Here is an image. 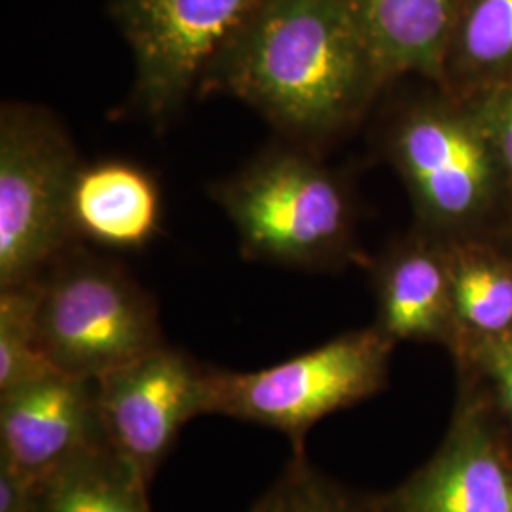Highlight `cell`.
Masks as SVG:
<instances>
[{
  "label": "cell",
  "mask_w": 512,
  "mask_h": 512,
  "mask_svg": "<svg viewBox=\"0 0 512 512\" xmlns=\"http://www.w3.org/2000/svg\"><path fill=\"white\" fill-rule=\"evenodd\" d=\"M387 86L346 0H266L203 73L300 147L361 120Z\"/></svg>",
  "instance_id": "1"
},
{
  "label": "cell",
  "mask_w": 512,
  "mask_h": 512,
  "mask_svg": "<svg viewBox=\"0 0 512 512\" xmlns=\"http://www.w3.org/2000/svg\"><path fill=\"white\" fill-rule=\"evenodd\" d=\"M211 194L249 260L323 270L351 253L349 190L310 148L266 150Z\"/></svg>",
  "instance_id": "2"
},
{
  "label": "cell",
  "mask_w": 512,
  "mask_h": 512,
  "mask_svg": "<svg viewBox=\"0 0 512 512\" xmlns=\"http://www.w3.org/2000/svg\"><path fill=\"white\" fill-rule=\"evenodd\" d=\"M38 344L57 372L97 380L165 346L156 300L120 264L71 247L38 279Z\"/></svg>",
  "instance_id": "3"
},
{
  "label": "cell",
  "mask_w": 512,
  "mask_h": 512,
  "mask_svg": "<svg viewBox=\"0 0 512 512\" xmlns=\"http://www.w3.org/2000/svg\"><path fill=\"white\" fill-rule=\"evenodd\" d=\"M82 162L42 107L0 112V289L35 283L76 245L73 190Z\"/></svg>",
  "instance_id": "4"
},
{
  "label": "cell",
  "mask_w": 512,
  "mask_h": 512,
  "mask_svg": "<svg viewBox=\"0 0 512 512\" xmlns=\"http://www.w3.org/2000/svg\"><path fill=\"white\" fill-rule=\"evenodd\" d=\"M393 346V340L372 327L262 370L211 368L207 414L275 429L291 440L293 456H306L304 440L317 421L384 387Z\"/></svg>",
  "instance_id": "5"
},
{
  "label": "cell",
  "mask_w": 512,
  "mask_h": 512,
  "mask_svg": "<svg viewBox=\"0 0 512 512\" xmlns=\"http://www.w3.org/2000/svg\"><path fill=\"white\" fill-rule=\"evenodd\" d=\"M387 154L431 236L471 238L511 198L475 118L446 93L404 110L387 135Z\"/></svg>",
  "instance_id": "6"
},
{
  "label": "cell",
  "mask_w": 512,
  "mask_h": 512,
  "mask_svg": "<svg viewBox=\"0 0 512 512\" xmlns=\"http://www.w3.org/2000/svg\"><path fill=\"white\" fill-rule=\"evenodd\" d=\"M266 0H114L135 59L133 105L154 122L183 107L213 59Z\"/></svg>",
  "instance_id": "7"
},
{
  "label": "cell",
  "mask_w": 512,
  "mask_h": 512,
  "mask_svg": "<svg viewBox=\"0 0 512 512\" xmlns=\"http://www.w3.org/2000/svg\"><path fill=\"white\" fill-rule=\"evenodd\" d=\"M209 376L211 368L165 344L95 380L105 439L147 484L184 425L207 414Z\"/></svg>",
  "instance_id": "8"
},
{
  "label": "cell",
  "mask_w": 512,
  "mask_h": 512,
  "mask_svg": "<svg viewBox=\"0 0 512 512\" xmlns=\"http://www.w3.org/2000/svg\"><path fill=\"white\" fill-rule=\"evenodd\" d=\"M384 512H512V454L484 393L463 395L439 452L395 492Z\"/></svg>",
  "instance_id": "9"
},
{
  "label": "cell",
  "mask_w": 512,
  "mask_h": 512,
  "mask_svg": "<svg viewBox=\"0 0 512 512\" xmlns=\"http://www.w3.org/2000/svg\"><path fill=\"white\" fill-rule=\"evenodd\" d=\"M109 444L97 403V382L50 372L0 391V463L29 482Z\"/></svg>",
  "instance_id": "10"
},
{
  "label": "cell",
  "mask_w": 512,
  "mask_h": 512,
  "mask_svg": "<svg viewBox=\"0 0 512 512\" xmlns=\"http://www.w3.org/2000/svg\"><path fill=\"white\" fill-rule=\"evenodd\" d=\"M376 329L397 342L452 346V287L446 239L421 230L385 256L376 270Z\"/></svg>",
  "instance_id": "11"
},
{
  "label": "cell",
  "mask_w": 512,
  "mask_h": 512,
  "mask_svg": "<svg viewBox=\"0 0 512 512\" xmlns=\"http://www.w3.org/2000/svg\"><path fill=\"white\" fill-rule=\"evenodd\" d=\"M76 238L135 251L158 234L162 190L143 167L124 160L82 164L73 190Z\"/></svg>",
  "instance_id": "12"
},
{
  "label": "cell",
  "mask_w": 512,
  "mask_h": 512,
  "mask_svg": "<svg viewBox=\"0 0 512 512\" xmlns=\"http://www.w3.org/2000/svg\"><path fill=\"white\" fill-rule=\"evenodd\" d=\"M387 84L420 74L442 86L461 0H346Z\"/></svg>",
  "instance_id": "13"
},
{
  "label": "cell",
  "mask_w": 512,
  "mask_h": 512,
  "mask_svg": "<svg viewBox=\"0 0 512 512\" xmlns=\"http://www.w3.org/2000/svg\"><path fill=\"white\" fill-rule=\"evenodd\" d=\"M454 340L495 338L512 332V253L473 238L446 239Z\"/></svg>",
  "instance_id": "14"
},
{
  "label": "cell",
  "mask_w": 512,
  "mask_h": 512,
  "mask_svg": "<svg viewBox=\"0 0 512 512\" xmlns=\"http://www.w3.org/2000/svg\"><path fill=\"white\" fill-rule=\"evenodd\" d=\"M148 484L109 444L35 482L31 512H152Z\"/></svg>",
  "instance_id": "15"
},
{
  "label": "cell",
  "mask_w": 512,
  "mask_h": 512,
  "mask_svg": "<svg viewBox=\"0 0 512 512\" xmlns=\"http://www.w3.org/2000/svg\"><path fill=\"white\" fill-rule=\"evenodd\" d=\"M512 80V0H461L442 90L463 99Z\"/></svg>",
  "instance_id": "16"
},
{
  "label": "cell",
  "mask_w": 512,
  "mask_h": 512,
  "mask_svg": "<svg viewBox=\"0 0 512 512\" xmlns=\"http://www.w3.org/2000/svg\"><path fill=\"white\" fill-rule=\"evenodd\" d=\"M38 281L0 289V391L54 372L38 344Z\"/></svg>",
  "instance_id": "17"
},
{
  "label": "cell",
  "mask_w": 512,
  "mask_h": 512,
  "mask_svg": "<svg viewBox=\"0 0 512 512\" xmlns=\"http://www.w3.org/2000/svg\"><path fill=\"white\" fill-rule=\"evenodd\" d=\"M251 512L384 511L376 499L351 494L315 471L306 456H293L283 475L258 499Z\"/></svg>",
  "instance_id": "18"
},
{
  "label": "cell",
  "mask_w": 512,
  "mask_h": 512,
  "mask_svg": "<svg viewBox=\"0 0 512 512\" xmlns=\"http://www.w3.org/2000/svg\"><path fill=\"white\" fill-rule=\"evenodd\" d=\"M454 351L463 365L482 378L490 391L484 395L512 431V332L463 342Z\"/></svg>",
  "instance_id": "19"
},
{
  "label": "cell",
  "mask_w": 512,
  "mask_h": 512,
  "mask_svg": "<svg viewBox=\"0 0 512 512\" xmlns=\"http://www.w3.org/2000/svg\"><path fill=\"white\" fill-rule=\"evenodd\" d=\"M458 101L471 112L484 133L512 198V80L499 82Z\"/></svg>",
  "instance_id": "20"
},
{
  "label": "cell",
  "mask_w": 512,
  "mask_h": 512,
  "mask_svg": "<svg viewBox=\"0 0 512 512\" xmlns=\"http://www.w3.org/2000/svg\"><path fill=\"white\" fill-rule=\"evenodd\" d=\"M35 482L0 463V512L33 511Z\"/></svg>",
  "instance_id": "21"
},
{
  "label": "cell",
  "mask_w": 512,
  "mask_h": 512,
  "mask_svg": "<svg viewBox=\"0 0 512 512\" xmlns=\"http://www.w3.org/2000/svg\"><path fill=\"white\" fill-rule=\"evenodd\" d=\"M509 253H512V236H511V243H509Z\"/></svg>",
  "instance_id": "22"
}]
</instances>
